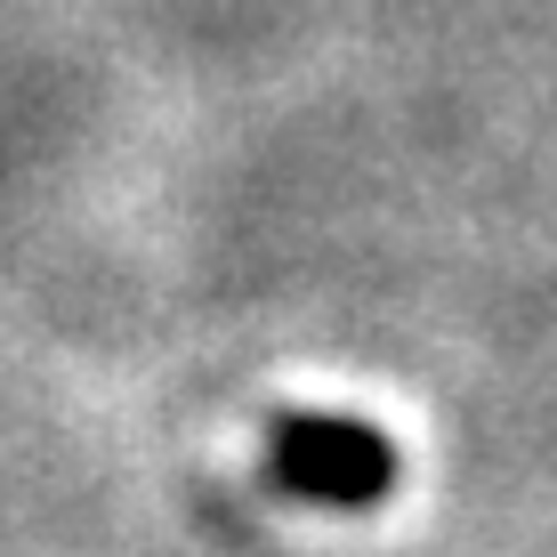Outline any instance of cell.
I'll return each instance as SVG.
<instances>
[{"instance_id": "6da1fadb", "label": "cell", "mask_w": 557, "mask_h": 557, "mask_svg": "<svg viewBox=\"0 0 557 557\" xmlns=\"http://www.w3.org/2000/svg\"><path fill=\"white\" fill-rule=\"evenodd\" d=\"M283 476H299V485L315 493H372L380 476H388V460L363 429H332V420H307V429L283 436Z\"/></svg>"}]
</instances>
